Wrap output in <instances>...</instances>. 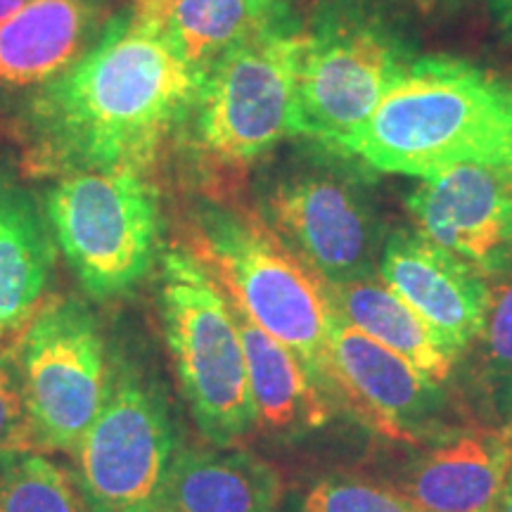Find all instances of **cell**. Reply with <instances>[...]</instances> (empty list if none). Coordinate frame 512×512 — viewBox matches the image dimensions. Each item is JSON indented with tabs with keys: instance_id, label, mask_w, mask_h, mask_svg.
I'll list each match as a JSON object with an SVG mask.
<instances>
[{
	"instance_id": "7a4b0ae2",
	"label": "cell",
	"mask_w": 512,
	"mask_h": 512,
	"mask_svg": "<svg viewBox=\"0 0 512 512\" xmlns=\"http://www.w3.org/2000/svg\"><path fill=\"white\" fill-rule=\"evenodd\" d=\"M344 155L418 181L465 164L512 171L508 83L456 57H415Z\"/></svg>"
},
{
	"instance_id": "603a6c76",
	"label": "cell",
	"mask_w": 512,
	"mask_h": 512,
	"mask_svg": "<svg viewBox=\"0 0 512 512\" xmlns=\"http://www.w3.org/2000/svg\"><path fill=\"white\" fill-rule=\"evenodd\" d=\"M297 512H427L396 484L358 475H325L297 494Z\"/></svg>"
},
{
	"instance_id": "5b68a950",
	"label": "cell",
	"mask_w": 512,
	"mask_h": 512,
	"mask_svg": "<svg viewBox=\"0 0 512 512\" xmlns=\"http://www.w3.org/2000/svg\"><path fill=\"white\" fill-rule=\"evenodd\" d=\"M200 259L249 318L297 351L332 399L330 335L337 313L325 283L256 216L204 202L195 211ZM335 403V399H332Z\"/></svg>"
},
{
	"instance_id": "44dd1931",
	"label": "cell",
	"mask_w": 512,
	"mask_h": 512,
	"mask_svg": "<svg viewBox=\"0 0 512 512\" xmlns=\"http://www.w3.org/2000/svg\"><path fill=\"white\" fill-rule=\"evenodd\" d=\"M456 373L482 425L512 427V273L491 285L484 325L460 354Z\"/></svg>"
},
{
	"instance_id": "9a60e30c",
	"label": "cell",
	"mask_w": 512,
	"mask_h": 512,
	"mask_svg": "<svg viewBox=\"0 0 512 512\" xmlns=\"http://www.w3.org/2000/svg\"><path fill=\"white\" fill-rule=\"evenodd\" d=\"M105 0H29L0 24V86H46L98 41Z\"/></svg>"
},
{
	"instance_id": "f1b7e54d",
	"label": "cell",
	"mask_w": 512,
	"mask_h": 512,
	"mask_svg": "<svg viewBox=\"0 0 512 512\" xmlns=\"http://www.w3.org/2000/svg\"><path fill=\"white\" fill-rule=\"evenodd\" d=\"M508 98H510V110H512V83H508Z\"/></svg>"
},
{
	"instance_id": "ac0fdd59",
	"label": "cell",
	"mask_w": 512,
	"mask_h": 512,
	"mask_svg": "<svg viewBox=\"0 0 512 512\" xmlns=\"http://www.w3.org/2000/svg\"><path fill=\"white\" fill-rule=\"evenodd\" d=\"M299 31L287 0H169L162 36L195 79L223 53L271 34Z\"/></svg>"
},
{
	"instance_id": "d6986e66",
	"label": "cell",
	"mask_w": 512,
	"mask_h": 512,
	"mask_svg": "<svg viewBox=\"0 0 512 512\" xmlns=\"http://www.w3.org/2000/svg\"><path fill=\"white\" fill-rule=\"evenodd\" d=\"M332 309L344 323L392 349L434 384L446 387L458 366V354L415 313L380 275L325 285Z\"/></svg>"
},
{
	"instance_id": "7c38bea8",
	"label": "cell",
	"mask_w": 512,
	"mask_h": 512,
	"mask_svg": "<svg viewBox=\"0 0 512 512\" xmlns=\"http://www.w3.org/2000/svg\"><path fill=\"white\" fill-rule=\"evenodd\" d=\"M422 235L477 266L486 278L512 273V171L453 166L406 195Z\"/></svg>"
},
{
	"instance_id": "6da1fadb",
	"label": "cell",
	"mask_w": 512,
	"mask_h": 512,
	"mask_svg": "<svg viewBox=\"0 0 512 512\" xmlns=\"http://www.w3.org/2000/svg\"><path fill=\"white\" fill-rule=\"evenodd\" d=\"M195 93L197 79L162 27L133 8L121 12L74 67L41 86L31 105L36 164L67 174L145 171Z\"/></svg>"
},
{
	"instance_id": "7402d4cb",
	"label": "cell",
	"mask_w": 512,
	"mask_h": 512,
	"mask_svg": "<svg viewBox=\"0 0 512 512\" xmlns=\"http://www.w3.org/2000/svg\"><path fill=\"white\" fill-rule=\"evenodd\" d=\"M0 512H88L74 472L38 448L0 453Z\"/></svg>"
},
{
	"instance_id": "d4e9b609",
	"label": "cell",
	"mask_w": 512,
	"mask_h": 512,
	"mask_svg": "<svg viewBox=\"0 0 512 512\" xmlns=\"http://www.w3.org/2000/svg\"><path fill=\"white\" fill-rule=\"evenodd\" d=\"M491 17L503 31H512V0H486Z\"/></svg>"
},
{
	"instance_id": "ffe728a7",
	"label": "cell",
	"mask_w": 512,
	"mask_h": 512,
	"mask_svg": "<svg viewBox=\"0 0 512 512\" xmlns=\"http://www.w3.org/2000/svg\"><path fill=\"white\" fill-rule=\"evenodd\" d=\"M55 264L48 226L27 192L0 185V344L41 309Z\"/></svg>"
},
{
	"instance_id": "e0dca14e",
	"label": "cell",
	"mask_w": 512,
	"mask_h": 512,
	"mask_svg": "<svg viewBox=\"0 0 512 512\" xmlns=\"http://www.w3.org/2000/svg\"><path fill=\"white\" fill-rule=\"evenodd\" d=\"M283 477L242 446L181 448L159 512H283Z\"/></svg>"
},
{
	"instance_id": "ba28073f",
	"label": "cell",
	"mask_w": 512,
	"mask_h": 512,
	"mask_svg": "<svg viewBox=\"0 0 512 512\" xmlns=\"http://www.w3.org/2000/svg\"><path fill=\"white\" fill-rule=\"evenodd\" d=\"M181 448L162 382L112 356L105 403L74 453L88 512H159Z\"/></svg>"
},
{
	"instance_id": "4316f807",
	"label": "cell",
	"mask_w": 512,
	"mask_h": 512,
	"mask_svg": "<svg viewBox=\"0 0 512 512\" xmlns=\"http://www.w3.org/2000/svg\"><path fill=\"white\" fill-rule=\"evenodd\" d=\"M415 5L422 12H439V10H446V8H453V5L458 3V0H413Z\"/></svg>"
},
{
	"instance_id": "484cf974",
	"label": "cell",
	"mask_w": 512,
	"mask_h": 512,
	"mask_svg": "<svg viewBox=\"0 0 512 512\" xmlns=\"http://www.w3.org/2000/svg\"><path fill=\"white\" fill-rule=\"evenodd\" d=\"M29 0H0V24H5L8 19L15 15V12H19L27 5Z\"/></svg>"
},
{
	"instance_id": "9c48e42d",
	"label": "cell",
	"mask_w": 512,
	"mask_h": 512,
	"mask_svg": "<svg viewBox=\"0 0 512 512\" xmlns=\"http://www.w3.org/2000/svg\"><path fill=\"white\" fill-rule=\"evenodd\" d=\"M27 408L29 446L74 456L112 382V351L91 306L57 297L12 344Z\"/></svg>"
},
{
	"instance_id": "277c9868",
	"label": "cell",
	"mask_w": 512,
	"mask_h": 512,
	"mask_svg": "<svg viewBox=\"0 0 512 512\" xmlns=\"http://www.w3.org/2000/svg\"><path fill=\"white\" fill-rule=\"evenodd\" d=\"M361 159L309 143L256 185V219L325 285L377 275L382 226Z\"/></svg>"
},
{
	"instance_id": "8fae6325",
	"label": "cell",
	"mask_w": 512,
	"mask_h": 512,
	"mask_svg": "<svg viewBox=\"0 0 512 512\" xmlns=\"http://www.w3.org/2000/svg\"><path fill=\"white\" fill-rule=\"evenodd\" d=\"M332 399L380 437L418 444L441 427L446 392L392 349L337 316L330 335Z\"/></svg>"
},
{
	"instance_id": "3957f363",
	"label": "cell",
	"mask_w": 512,
	"mask_h": 512,
	"mask_svg": "<svg viewBox=\"0 0 512 512\" xmlns=\"http://www.w3.org/2000/svg\"><path fill=\"white\" fill-rule=\"evenodd\" d=\"M157 311L195 427L209 446H240L256 432L247 356L226 287L200 254L159 256Z\"/></svg>"
},
{
	"instance_id": "cb8c5ba5",
	"label": "cell",
	"mask_w": 512,
	"mask_h": 512,
	"mask_svg": "<svg viewBox=\"0 0 512 512\" xmlns=\"http://www.w3.org/2000/svg\"><path fill=\"white\" fill-rule=\"evenodd\" d=\"M29 446L27 408L19 382L15 349H0V453Z\"/></svg>"
},
{
	"instance_id": "83f0119b",
	"label": "cell",
	"mask_w": 512,
	"mask_h": 512,
	"mask_svg": "<svg viewBox=\"0 0 512 512\" xmlns=\"http://www.w3.org/2000/svg\"><path fill=\"white\" fill-rule=\"evenodd\" d=\"M501 512H512V475H510V482H508V489H505V498H503V505H501Z\"/></svg>"
},
{
	"instance_id": "5bb4252c",
	"label": "cell",
	"mask_w": 512,
	"mask_h": 512,
	"mask_svg": "<svg viewBox=\"0 0 512 512\" xmlns=\"http://www.w3.org/2000/svg\"><path fill=\"white\" fill-rule=\"evenodd\" d=\"M512 475V427H460L432 439L396 484L427 512H501Z\"/></svg>"
},
{
	"instance_id": "2e32d148",
	"label": "cell",
	"mask_w": 512,
	"mask_h": 512,
	"mask_svg": "<svg viewBox=\"0 0 512 512\" xmlns=\"http://www.w3.org/2000/svg\"><path fill=\"white\" fill-rule=\"evenodd\" d=\"M247 356L256 430L280 441L302 439L328 425L335 403L320 387L304 358L261 330L230 299Z\"/></svg>"
},
{
	"instance_id": "52a82bcc",
	"label": "cell",
	"mask_w": 512,
	"mask_h": 512,
	"mask_svg": "<svg viewBox=\"0 0 512 512\" xmlns=\"http://www.w3.org/2000/svg\"><path fill=\"white\" fill-rule=\"evenodd\" d=\"M50 233L91 299L110 302L159 264L162 211L143 171H76L48 192Z\"/></svg>"
},
{
	"instance_id": "30bf717a",
	"label": "cell",
	"mask_w": 512,
	"mask_h": 512,
	"mask_svg": "<svg viewBox=\"0 0 512 512\" xmlns=\"http://www.w3.org/2000/svg\"><path fill=\"white\" fill-rule=\"evenodd\" d=\"M306 34H271L223 53L197 79L195 136L209 155L249 164L294 136Z\"/></svg>"
},
{
	"instance_id": "4fadbf2b",
	"label": "cell",
	"mask_w": 512,
	"mask_h": 512,
	"mask_svg": "<svg viewBox=\"0 0 512 512\" xmlns=\"http://www.w3.org/2000/svg\"><path fill=\"white\" fill-rule=\"evenodd\" d=\"M377 275L458 358L482 330L491 280L420 230H396L384 240Z\"/></svg>"
},
{
	"instance_id": "8992f818",
	"label": "cell",
	"mask_w": 512,
	"mask_h": 512,
	"mask_svg": "<svg viewBox=\"0 0 512 512\" xmlns=\"http://www.w3.org/2000/svg\"><path fill=\"white\" fill-rule=\"evenodd\" d=\"M413 60L406 38L368 0H335L306 34L294 136L344 155Z\"/></svg>"
}]
</instances>
